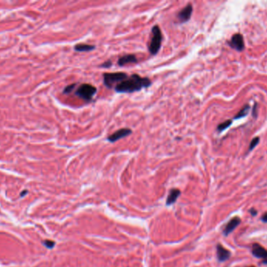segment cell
Here are the masks:
<instances>
[{
    "mask_svg": "<svg viewBox=\"0 0 267 267\" xmlns=\"http://www.w3.org/2000/svg\"><path fill=\"white\" fill-rule=\"evenodd\" d=\"M249 110H250V106L248 104H246V105H244V106L243 107L242 109L240 110L238 113L237 114V115L234 117V119H241V118H244V117H245L246 115H247V114L249 112Z\"/></svg>",
    "mask_w": 267,
    "mask_h": 267,
    "instance_id": "obj_14",
    "label": "cell"
},
{
    "mask_svg": "<svg viewBox=\"0 0 267 267\" xmlns=\"http://www.w3.org/2000/svg\"><path fill=\"white\" fill-rule=\"evenodd\" d=\"M44 246L46 247H48V248H52V247H54V245H55V242L52 241V240H44Z\"/></svg>",
    "mask_w": 267,
    "mask_h": 267,
    "instance_id": "obj_18",
    "label": "cell"
},
{
    "mask_svg": "<svg viewBox=\"0 0 267 267\" xmlns=\"http://www.w3.org/2000/svg\"><path fill=\"white\" fill-rule=\"evenodd\" d=\"M137 62V59L134 54H127L124 55L118 59L117 64L119 66H124L128 64H135Z\"/></svg>",
    "mask_w": 267,
    "mask_h": 267,
    "instance_id": "obj_11",
    "label": "cell"
},
{
    "mask_svg": "<svg viewBox=\"0 0 267 267\" xmlns=\"http://www.w3.org/2000/svg\"><path fill=\"white\" fill-rule=\"evenodd\" d=\"M180 191L178 189H172L169 192V195H168L167 200H166V204L169 205V204H172L176 201V199L178 198V197L180 196Z\"/></svg>",
    "mask_w": 267,
    "mask_h": 267,
    "instance_id": "obj_12",
    "label": "cell"
},
{
    "mask_svg": "<svg viewBox=\"0 0 267 267\" xmlns=\"http://www.w3.org/2000/svg\"><path fill=\"white\" fill-rule=\"evenodd\" d=\"M240 219L238 216H235L233 218H232L229 222H227V224L225 226L224 229H223V235L224 236H228L230 233L234 230L237 226L240 225Z\"/></svg>",
    "mask_w": 267,
    "mask_h": 267,
    "instance_id": "obj_9",
    "label": "cell"
},
{
    "mask_svg": "<svg viewBox=\"0 0 267 267\" xmlns=\"http://www.w3.org/2000/svg\"><path fill=\"white\" fill-rule=\"evenodd\" d=\"M232 124V120H226L222 123H220L219 126H217V131L218 132H222L223 130L226 129L227 128H229L230 126V125Z\"/></svg>",
    "mask_w": 267,
    "mask_h": 267,
    "instance_id": "obj_15",
    "label": "cell"
},
{
    "mask_svg": "<svg viewBox=\"0 0 267 267\" xmlns=\"http://www.w3.org/2000/svg\"><path fill=\"white\" fill-rule=\"evenodd\" d=\"M151 85V82L148 78L141 77L138 75H132L124 81L119 82L114 87V90L119 93H132L134 92L148 88Z\"/></svg>",
    "mask_w": 267,
    "mask_h": 267,
    "instance_id": "obj_1",
    "label": "cell"
},
{
    "mask_svg": "<svg viewBox=\"0 0 267 267\" xmlns=\"http://www.w3.org/2000/svg\"><path fill=\"white\" fill-rule=\"evenodd\" d=\"M249 212H250V214H251V215H252V216H255V215H257V213H258V212H257V211L255 209V208H251V209L249 210Z\"/></svg>",
    "mask_w": 267,
    "mask_h": 267,
    "instance_id": "obj_21",
    "label": "cell"
},
{
    "mask_svg": "<svg viewBox=\"0 0 267 267\" xmlns=\"http://www.w3.org/2000/svg\"><path fill=\"white\" fill-rule=\"evenodd\" d=\"M252 115L254 118H256L257 117V104L256 103H255V105H254V108H253Z\"/></svg>",
    "mask_w": 267,
    "mask_h": 267,
    "instance_id": "obj_20",
    "label": "cell"
},
{
    "mask_svg": "<svg viewBox=\"0 0 267 267\" xmlns=\"http://www.w3.org/2000/svg\"><path fill=\"white\" fill-rule=\"evenodd\" d=\"M193 12V6L192 4L188 3L185 7L183 8L178 13L176 18H177V20L180 23H186V22L188 21L189 20L191 17V15H192Z\"/></svg>",
    "mask_w": 267,
    "mask_h": 267,
    "instance_id": "obj_5",
    "label": "cell"
},
{
    "mask_svg": "<svg viewBox=\"0 0 267 267\" xmlns=\"http://www.w3.org/2000/svg\"><path fill=\"white\" fill-rule=\"evenodd\" d=\"M97 89L92 85L84 83L79 86L77 90L75 91V95L79 98L84 100L86 102H90L92 100L93 97L95 95Z\"/></svg>",
    "mask_w": 267,
    "mask_h": 267,
    "instance_id": "obj_4",
    "label": "cell"
},
{
    "mask_svg": "<svg viewBox=\"0 0 267 267\" xmlns=\"http://www.w3.org/2000/svg\"><path fill=\"white\" fill-rule=\"evenodd\" d=\"M75 51L77 52H89V51L94 50L95 49V46L93 45H88V44H77L73 47Z\"/></svg>",
    "mask_w": 267,
    "mask_h": 267,
    "instance_id": "obj_13",
    "label": "cell"
},
{
    "mask_svg": "<svg viewBox=\"0 0 267 267\" xmlns=\"http://www.w3.org/2000/svg\"><path fill=\"white\" fill-rule=\"evenodd\" d=\"M230 46L237 51H242L244 49V42L243 36L240 34H235L232 36Z\"/></svg>",
    "mask_w": 267,
    "mask_h": 267,
    "instance_id": "obj_8",
    "label": "cell"
},
{
    "mask_svg": "<svg viewBox=\"0 0 267 267\" xmlns=\"http://www.w3.org/2000/svg\"><path fill=\"white\" fill-rule=\"evenodd\" d=\"M76 86H77V83H73V84L71 85H69V86H67L66 87V88L64 89V90H63V93L64 94H69L70 93H71L72 91H73V90H74V88L76 87Z\"/></svg>",
    "mask_w": 267,
    "mask_h": 267,
    "instance_id": "obj_17",
    "label": "cell"
},
{
    "mask_svg": "<svg viewBox=\"0 0 267 267\" xmlns=\"http://www.w3.org/2000/svg\"><path fill=\"white\" fill-rule=\"evenodd\" d=\"M151 38L148 46V50L151 55H156L161 48L162 41V34L160 27L155 25L151 28Z\"/></svg>",
    "mask_w": 267,
    "mask_h": 267,
    "instance_id": "obj_2",
    "label": "cell"
},
{
    "mask_svg": "<svg viewBox=\"0 0 267 267\" xmlns=\"http://www.w3.org/2000/svg\"><path fill=\"white\" fill-rule=\"evenodd\" d=\"M250 267H255V266H250Z\"/></svg>",
    "mask_w": 267,
    "mask_h": 267,
    "instance_id": "obj_24",
    "label": "cell"
},
{
    "mask_svg": "<svg viewBox=\"0 0 267 267\" xmlns=\"http://www.w3.org/2000/svg\"><path fill=\"white\" fill-rule=\"evenodd\" d=\"M111 66H112V61L111 60L105 61V63L102 64L101 65V67H102V68H109V67H111Z\"/></svg>",
    "mask_w": 267,
    "mask_h": 267,
    "instance_id": "obj_19",
    "label": "cell"
},
{
    "mask_svg": "<svg viewBox=\"0 0 267 267\" xmlns=\"http://www.w3.org/2000/svg\"><path fill=\"white\" fill-rule=\"evenodd\" d=\"M130 134H132V130L130 129H127V128H123V129H120L119 130H117L116 132L113 133L112 134H111L110 136H108V140L111 143H114V142L118 141L119 140L122 138H124L126 136H130Z\"/></svg>",
    "mask_w": 267,
    "mask_h": 267,
    "instance_id": "obj_7",
    "label": "cell"
},
{
    "mask_svg": "<svg viewBox=\"0 0 267 267\" xmlns=\"http://www.w3.org/2000/svg\"><path fill=\"white\" fill-rule=\"evenodd\" d=\"M258 143H259V138H258V137H255V138L251 140V143H250L249 148H248V151H252L253 149L255 148V147H256L257 145H258Z\"/></svg>",
    "mask_w": 267,
    "mask_h": 267,
    "instance_id": "obj_16",
    "label": "cell"
},
{
    "mask_svg": "<svg viewBox=\"0 0 267 267\" xmlns=\"http://www.w3.org/2000/svg\"><path fill=\"white\" fill-rule=\"evenodd\" d=\"M216 255H217L218 261L222 262L229 259L231 255V253L230 251L226 249L223 246L219 244L216 246Z\"/></svg>",
    "mask_w": 267,
    "mask_h": 267,
    "instance_id": "obj_10",
    "label": "cell"
},
{
    "mask_svg": "<svg viewBox=\"0 0 267 267\" xmlns=\"http://www.w3.org/2000/svg\"><path fill=\"white\" fill-rule=\"evenodd\" d=\"M23 191H24V192H23V193H22V194H21V197H23V194H27V190H23Z\"/></svg>",
    "mask_w": 267,
    "mask_h": 267,
    "instance_id": "obj_23",
    "label": "cell"
},
{
    "mask_svg": "<svg viewBox=\"0 0 267 267\" xmlns=\"http://www.w3.org/2000/svg\"><path fill=\"white\" fill-rule=\"evenodd\" d=\"M251 252L255 257L262 259V263L267 264V250L262 246L256 243L253 244Z\"/></svg>",
    "mask_w": 267,
    "mask_h": 267,
    "instance_id": "obj_6",
    "label": "cell"
},
{
    "mask_svg": "<svg viewBox=\"0 0 267 267\" xmlns=\"http://www.w3.org/2000/svg\"><path fill=\"white\" fill-rule=\"evenodd\" d=\"M128 78V75L123 72H112L105 73L103 75L104 85L108 89L114 88L119 82H121Z\"/></svg>",
    "mask_w": 267,
    "mask_h": 267,
    "instance_id": "obj_3",
    "label": "cell"
},
{
    "mask_svg": "<svg viewBox=\"0 0 267 267\" xmlns=\"http://www.w3.org/2000/svg\"><path fill=\"white\" fill-rule=\"evenodd\" d=\"M261 220L264 222H267V213H265L261 218Z\"/></svg>",
    "mask_w": 267,
    "mask_h": 267,
    "instance_id": "obj_22",
    "label": "cell"
}]
</instances>
